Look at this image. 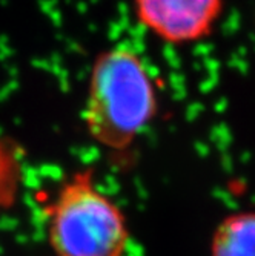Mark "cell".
<instances>
[{
    "mask_svg": "<svg viewBox=\"0 0 255 256\" xmlns=\"http://www.w3.org/2000/svg\"><path fill=\"white\" fill-rule=\"evenodd\" d=\"M158 90L143 57L129 46L102 51L91 68L83 123L94 142L125 152L155 118Z\"/></svg>",
    "mask_w": 255,
    "mask_h": 256,
    "instance_id": "obj_1",
    "label": "cell"
},
{
    "mask_svg": "<svg viewBox=\"0 0 255 256\" xmlns=\"http://www.w3.org/2000/svg\"><path fill=\"white\" fill-rule=\"evenodd\" d=\"M45 214L56 256H125L129 244L126 216L97 188L92 169L63 180Z\"/></svg>",
    "mask_w": 255,
    "mask_h": 256,
    "instance_id": "obj_2",
    "label": "cell"
},
{
    "mask_svg": "<svg viewBox=\"0 0 255 256\" xmlns=\"http://www.w3.org/2000/svg\"><path fill=\"white\" fill-rule=\"evenodd\" d=\"M223 11L224 0H134L138 25L174 46L211 37Z\"/></svg>",
    "mask_w": 255,
    "mask_h": 256,
    "instance_id": "obj_3",
    "label": "cell"
},
{
    "mask_svg": "<svg viewBox=\"0 0 255 256\" xmlns=\"http://www.w3.org/2000/svg\"><path fill=\"white\" fill-rule=\"evenodd\" d=\"M211 256H255V210L229 214L215 226Z\"/></svg>",
    "mask_w": 255,
    "mask_h": 256,
    "instance_id": "obj_4",
    "label": "cell"
}]
</instances>
